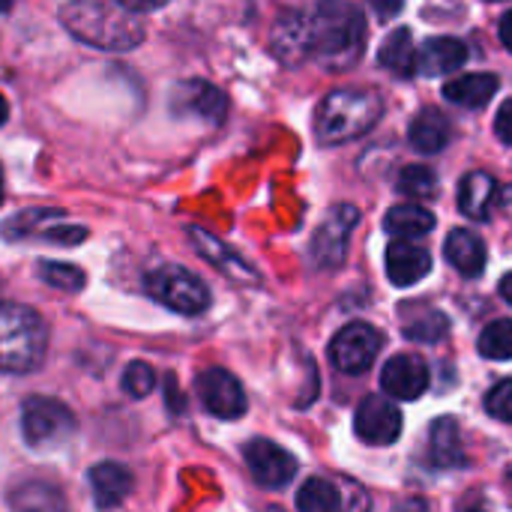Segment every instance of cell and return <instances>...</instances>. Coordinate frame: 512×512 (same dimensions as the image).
I'll return each instance as SVG.
<instances>
[{"label": "cell", "mask_w": 512, "mask_h": 512, "mask_svg": "<svg viewBox=\"0 0 512 512\" xmlns=\"http://www.w3.org/2000/svg\"><path fill=\"white\" fill-rule=\"evenodd\" d=\"M60 21L66 33L99 51H132L144 42V18L126 12L120 3L75 0L60 6Z\"/></svg>", "instance_id": "obj_1"}, {"label": "cell", "mask_w": 512, "mask_h": 512, "mask_svg": "<svg viewBox=\"0 0 512 512\" xmlns=\"http://www.w3.org/2000/svg\"><path fill=\"white\" fill-rule=\"evenodd\" d=\"M366 42V18L351 3H321L309 9V57L324 69H348Z\"/></svg>", "instance_id": "obj_2"}, {"label": "cell", "mask_w": 512, "mask_h": 512, "mask_svg": "<svg viewBox=\"0 0 512 512\" xmlns=\"http://www.w3.org/2000/svg\"><path fill=\"white\" fill-rule=\"evenodd\" d=\"M48 351V327L30 306L0 300V372H36Z\"/></svg>", "instance_id": "obj_3"}, {"label": "cell", "mask_w": 512, "mask_h": 512, "mask_svg": "<svg viewBox=\"0 0 512 512\" xmlns=\"http://www.w3.org/2000/svg\"><path fill=\"white\" fill-rule=\"evenodd\" d=\"M384 102L375 90H333L324 96L315 114V135L324 144H342L366 135L381 120Z\"/></svg>", "instance_id": "obj_4"}, {"label": "cell", "mask_w": 512, "mask_h": 512, "mask_svg": "<svg viewBox=\"0 0 512 512\" xmlns=\"http://www.w3.org/2000/svg\"><path fill=\"white\" fill-rule=\"evenodd\" d=\"M144 291L177 315H201L210 309V288L180 264H162L144 273Z\"/></svg>", "instance_id": "obj_5"}, {"label": "cell", "mask_w": 512, "mask_h": 512, "mask_svg": "<svg viewBox=\"0 0 512 512\" xmlns=\"http://www.w3.org/2000/svg\"><path fill=\"white\" fill-rule=\"evenodd\" d=\"M78 432L75 414L51 396H30L21 405V435L33 450H57Z\"/></svg>", "instance_id": "obj_6"}, {"label": "cell", "mask_w": 512, "mask_h": 512, "mask_svg": "<svg viewBox=\"0 0 512 512\" xmlns=\"http://www.w3.org/2000/svg\"><path fill=\"white\" fill-rule=\"evenodd\" d=\"M0 234L9 243L39 240V243H57V246H78L87 240L84 225H72L66 222L63 210H48V207H30V210L15 213L12 219L0 225Z\"/></svg>", "instance_id": "obj_7"}, {"label": "cell", "mask_w": 512, "mask_h": 512, "mask_svg": "<svg viewBox=\"0 0 512 512\" xmlns=\"http://www.w3.org/2000/svg\"><path fill=\"white\" fill-rule=\"evenodd\" d=\"M384 336L381 330H375L372 324L354 321L348 327H342L333 342H330V360L339 372L345 375H363L372 369L375 357L381 354Z\"/></svg>", "instance_id": "obj_8"}, {"label": "cell", "mask_w": 512, "mask_h": 512, "mask_svg": "<svg viewBox=\"0 0 512 512\" xmlns=\"http://www.w3.org/2000/svg\"><path fill=\"white\" fill-rule=\"evenodd\" d=\"M357 222H360V210L354 204H336L327 213V219L318 225V231L312 237V249H309L315 267H330L333 270V267H339L345 261L348 237L357 228Z\"/></svg>", "instance_id": "obj_9"}, {"label": "cell", "mask_w": 512, "mask_h": 512, "mask_svg": "<svg viewBox=\"0 0 512 512\" xmlns=\"http://www.w3.org/2000/svg\"><path fill=\"white\" fill-rule=\"evenodd\" d=\"M195 393H198L201 405L207 408V414H213L219 420H240L246 414L243 384L222 366H210V369L198 372Z\"/></svg>", "instance_id": "obj_10"}, {"label": "cell", "mask_w": 512, "mask_h": 512, "mask_svg": "<svg viewBox=\"0 0 512 512\" xmlns=\"http://www.w3.org/2000/svg\"><path fill=\"white\" fill-rule=\"evenodd\" d=\"M243 459H246L255 483L264 489H285L297 477V459L267 438H252L243 447Z\"/></svg>", "instance_id": "obj_11"}, {"label": "cell", "mask_w": 512, "mask_h": 512, "mask_svg": "<svg viewBox=\"0 0 512 512\" xmlns=\"http://www.w3.org/2000/svg\"><path fill=\"white\" fill-rule=\"evenodd\" d=\"M354 432L372 447H390L402 435V411L381 396H369L354 414Z\"/></svg>", "instance_id": "obj_12"}, {"label": "cell", "mask_w": 512, "mask_h": 512, "mask_svg": "<svg viewBox=\"0 0 512 512\" xmlns=\"http://www.w3.org/2000/svg\"><path fill=\"white\" fill-rule=\"evenodd\" d=\"M171 111L174 114H192L204 123L219 126L228 114V96L216 84L201 81V78L180 81L171 90Z\"/></svg>", "instance_id": "obj_13"}, {"label": "cell", "mask_w": 512, "mask_h": 512, "mask_svg": "<svg viewBox=\"0 0 512 512\" xmlns=\"http://www.w3.org/2000/svg\"><path fill=\"white\" fill-rule=\"evenodd\" d=\"M270 48L288 66L303 63L309 57V9L279 12L276 24L270 30Z\"/></svg>", "instance_id": "obj_14"}, {"label": "cell", "mask_w": 512, "mask_h": 512, "mask_svg": "<svg viewBox=\"0 0 512 512\" xmlns=\"http://www.w3.org/2000/svg\"><path fill=\"white\" fill-rule=\"evenodd\" d=\"M381 387L402 399V402H414L429 390V366L426 360L414 357V354H396L393 360H387L384 372H381Z\"/></svg>", "instance_id": "obj_15"}, {"label": "cell", "mask_w": 512, "mask_h": 512, "mask_svg": "<svg viewBox=\"0 0 512 512\" xmlns=\"http://www.w3.org/2000/svg\"><path fill=\"white\" fill-rule=\"evenodd\" d=\"M90 495L99 512L117 510L135 489V477L126 465L120 462H99L87 471Z\"/></svg>", "instance_id": "obj_16"}, {"label": "cell", "mask_w": 512, "mask_h": 512, "mask_svg": "<svg viewBox=\"0 0 512 512\" xmlns=\"http://www.w3.org/2000/svg\"><path fill=\"white\" fill-rule=\"evenodd\" d=\"M189 237H192V246L201 252V258H207L213 267H219V270H222L225 276H231L234 282H249V285H258V282H261L258 270H255L240 252H234L225 240L213 237V234L204 231V228H189Z\"/></svg>", "instance_id": "obj_17"}, {"label": "cell", "mask_w": 512, "mask_h": 512, "mask_svg": "<svg viewBox=\"0 0 512 512\" xmlns=\"http://www.w3.org/2000/svg\"><path fill=\"white\" fill-rule=\"evenodd\" d=\"M432 270V255L414 240H393L387 246V279L396 288H411Z\"/></svg>", "instance_id": "obj_18"}, {"label": "cell", "mask_w": 512, "mask_h": 512, "mask_svg": "<svg viewBox=\"0 0 512 512\" xmlns=\"http://www.w3.org/2000/svg\"><path fill=\"white\" fill-rule=\"evenodd\" d=\"M468 63V45L456 36H432L420 45L417 69L429 78L456 72Z\"/></svg>", "instance_id": "obj_19"}, {"label": "cell", "mask_w": 512, "mask_h": 512, "mask_svg": "<svg viewBox=\"0 0 512 512\" xmlns=\"http://www.w3.org/2000/svg\"><path fill=\"white\" fill-rule=\"evenodd\" d=\"M9 512H69L66 495L48 480H24L9 489Z\"/></svg>", "instance_id": "obj_20"}, {"label": "cell", "mask_w": 512, "mask_h": 512, "mask_svg": "<svg viewBox=\"0 0 512 512\" xmlns=\"http://www.w3.org/2000/svg\"><path fill=\"white\" fill-rule=\"evenodd\" d=\"M444 255H447V261L462 273V276H468V279H477V276H483V270H486V243L474 234V231H468V228H456V231H450V237H447V243H444Z\"/></svg>", "instance_id": "obj_21"}, {"label": "cell", "mask_w": 512, "mask_h": 512, "mask_svg": "<svg viewBox=\"0 0 512 512\" xmlns=\"http://www.w3.org/2000/svg\"><path fill=\"white\" fill-rule=\"evenodd\" d=\"M498 198V180L489 171H471L459 183V210L477 222H486Z\"/></svg>", "instance_id": "obj_22"}, {"label": "cell", "mask_w": 512, "mask_h": 512, "mask_svg": "<svg viewBox=\"0 0 512 512\" xmlns=\"http://www.w3.org/2000/svg\"><path fill=\"white\" fill-rule=\"evenodd\" d=\"M498 87H501V81L495 72H471V75H459V78L447 81L444 96L465 108H483L486 102H492Z\"/></svg>", "instance_id": "obj_23"}, {"label": "cell", "mask_w": 512, "mask_h": 512, "mask_svg": "<svg viewBox=\"0 0 512 512\" xmlns=\"http://www.w3.org/2000/svg\"><path fill=\"white\" fill-rule=\"evenodd\" d=\"M450 135H453L450 117L438 108H423L408 129L411 147H417L420 153H441L447 147Z\"/></svg>", "instance_id": "obj_24"}, {"label": "cell", "mask_w": 512, "mask_h": 512, "mask_svg": "<svg viewBox=\"0 0 512 512\" xmlns=\"http://www.w3.org/2000/svg\"><path fill=\"white\" fill-rule=\"evenodd\" d=\"M378 63L402 78L417 72V45H414V33L408 27H396L393 33H387V39L378 48Z\"/></svg>", "instance_id": "obj_25"}, {"label": "cell", "mask_w": 512, "mask_h": 512, "mask_svg": "<svg viewBox=\"0 0 512 512\" xmlns=\"http://www.w3.org/2000/svg\"><path fill=\"white\" fill-rule=\"evenodd\" d=\"M384 231L399 240L426 237L435 231V216H432V210H426L420 204H399L384 216Z\"/></svg>", "instance_id": "obj_26"}, {"label": "cell", "mask_w": 512, "mask_h": 512, "mask_svg": "<svg viewBox=\"0 0 512 512\" xmlns=\"http://www.w3.org/2000/svg\"><path fill=\"white\" fill-rule=\"evenodd\" d=\"M429 450H432V462L438 468H462L465 465V450H462V438H459L456 420L444 417V420H438L432 426Z\"/></svg>", "instance_id": "obj_27"}, {"label": "cell", "mask_w": 512, "mask_h": 512, "mask_svg": "<svg viewBox=\"0 0 512 512\" xmlns=\"http://www.w3.org/2000/svg\"><path fill=\"white\" fill-rule=\"evenodd\" d=\"M402 327H405V336L414 339V342H438L450 330V321H447V315H441L432 306H423V309L411 306Z\"/></svg>", "instance_id": "obj_28"}, {"label": "cell", "mask_w": 512, "mask_h": 512, "mask_svg": "<svg viewBox=\"0 0 512 512\" xmlns=\"http://www.w3.org/2000/svg\"><path fill=\"white\" fill-rule=\"evenodd\" d=\"M297 510L300 512H342V495L339 489L324 480V477H312L300 486L297 492Z\"/></svg>", "instance_id": "obj_29"}, {"label": "cell", "mask_w": 512, "mask_h": 512, "mask_svg": "<svg viewBox=\"0 0 512 512\" xmlns=\"http://www.w3.org/2000/svg\"><path fill=\"white\" fill-rule=\"evenodd\" d=\"M36 273L45 285L66 291V294H78L87 285V273L75 264H66V261H39Z\"/></svg>", "instance_id": "obj_30"}, {"label": "cell", "mask_w": 512, "mask_h": 512, "mask_svg": "<svg viewBox=\"0 0 512 512\" xmlns=\"http://www.w3.org/2000/svg\"><path fill=\"white\" fill-rule=\"evenodd\" d=\"M477 348H480V354H483L486 360H498V363L512 360V321H507V318L492 321V324L483 330Z\"/></svg>", "instance_id": "obj_31"}, {"label": "cell", "mask_w": 512, "mask_h": 512, "mask_svg": "<svg viewBox=\"0 0 512 512\" xmlns=\"http://www.w3.org/2000/svg\"><path fill=\"white\" fill-rule=\"evenodd\" d=\"M399 192L408 198H435L438 192V177L426 165H405L399 174Z\"/></svg>", "instance_id": "obj_32"}, {"label": "cell", "mask_w": 512, "mask_h": 512, "mask_svg": "<svg viewBox=\"0 0 512 512\" xmlns=\"http://www.w3.org/2000/svg\"><path fill=\"white\" fill-rule=\"evenodd\" d=\"M156 390V369L147 360H132L123 369V393L129 399H144Z\"/></svg>", "instance_id": "obj_33"}, {"label": "cell", "mask_w": 512, "mask_h": 512, "mask_svg": "<svg viewBox=\"0 0 512 512\" xmlns=\"http://www.w3.org/2000/svg\"><path fill=\"white\" fill-rule=\"evenodd\" d=\"M486 411L501 420V423H512V378H504L498 381L489 396H486Z\"/></svg>", "instance_id": "obj_34"}, {"label": "cell", "mask_w": 512, "mask_h": 512, "mask_svg": "<svg viewBox=\"0 0 512 512\" xmlns=\"http://www.w3.org/2000/svg\"><path fill=\"white\" fill-rule=\"evenodd\" d=\"M495 132H498L501 141L512 144V99H507V102L498 108V114H495Z\"/></svg>", "instance_id": "obj_35"}, {"label": "cell", "mask_w": 512, "mask_h": 512, "mask_svg": "<svg viewBox=\"0 0 512 512\" xmlns=\"http://www.w3.org/2000/svg\"><path fill=\"white\" fill-rule=\"evenodd\" d=\"M498 33H501V42H504V45H507V48L512 51V9H507V12H504Z\"/></svg>", "instance_id": "obj_36"}, {"label": "cell", "mask_w": 512, "mask_h": 512, "mask_svg": "<svg viewBox=\"0 0 512 512\" xmlns=\"http://www.w3.org/2000/svg\"><path fill=\"white\" fill-rule=\"evenodd\" d=\"M501 297L512 306V273H507V276L501 279Z\"/></svg>", "instance_id": "obj_37"}, {"label": "cell", "mask_w": 512, "mask_h": 512, "mask_svg": "<svg viewBox=\"0 0 512 512\" xmlns=\"http://www.w3.org/2000/svg\"><path fill=\"white\" fill-rule=\"evenodd\" d=\"M6 117H9V102H6V96L0 93V126L6 123Z\"/></svg>", "instance_id": "obj_38"}, {"label": "cell", "mask_w": 512, "mask_h": 512, "mask_svg": "<svg viewBox=\"0 0 512 512\" xmlns=\"http://www.w3.org/2000/svg\"><path fill=\"white\" fill-rule=\"evenodd\" d=\"M0 204H3V168H0Z\"/></svg>", "instance_id": "obj_39"}, {"label": "cell", "mask_w": 512, "mask_h": 512, "mask_svg": "<svg viewBox=\"0 0 512 512\" xmlns=\"http://www.w3.org/2000/svg\"><path fill=\"white\" fill-rule=\"evenodd\" d=\"M264 512H285V510H282V507H267Z\"/></svg>", "instance_id": "obj_40"}, {"label": "cell", "mask_w": 512, "mask_h": 512, "mask_svg": "<svg viewBox=\"0 0 512 512\" xmlns=\"http://www.w3.org/2000/svg\"><path fill=\"white\" fill-rule=\"evenodd\" d=\"M471 512H483V510H471Z\"/></svg>", "instance_id": "obj_41"}]
</instances>
